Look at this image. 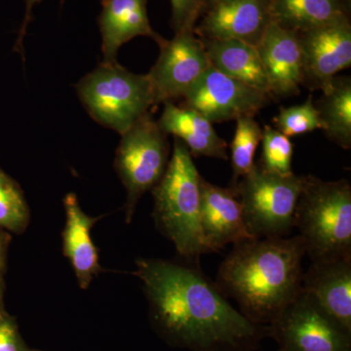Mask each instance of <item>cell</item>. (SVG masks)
<instances>
[{"label":"cell","instance_id":"6da1fadb","mask_svg":"<svg viewBox=\"0 0 351 351\" xmlns=\"http://www.w3.org/2000/svg\"><path fill=\"white\" fill-rule=\"evenodd\" d=\"M142 281L154 320L176 343L193 351H251L269 328L251 322L199 269L141 258Z\"/></svg>","mask_w":351,"mask_h":351},{"label":"cell","instance_id":"7a4b0ae2","mask_svg":"<svg viewBox=\"0 0 351 351\" xmlns=\"http://www.w3.org/2000/svg\"><path fill=\"white\" fill-rule=\"evenodd\" d=\"M306 247L299 235L250 239L233 246L216 284L251 322L269 326L302 290Z\"/></svg>","mask_w":351,"mask_h":351},{"label":"cell","instance_id":"3957f363","mask_svg":"<svg viewBox=\"0 0 351 351\" xmlns=\"http://www.w3.org/2000/svg\"><path fill=\"white\" fill-rule=\"evenodd\" d=\"M201 180L188 147L175 138L165 173L152 189L154 218L178 253L191 260L209 253L201 232Z\"/></svg>","mask_w":351,"mask_h":351},{"label":"cell","instance_id":"277c9868","mask_svg":"<svg viewBox=\"0 0 351 351\" xmlns=\"http://www.w3.org/2000/svg\"><path fill=\"white\" fill-rule=\"evenodd\" d=\"M295 228L313 262L351 257L350 182L304 176Z\"/></svg>","mask_w":351,"mask_h":351},{"label":"cell","instance_id":"5b68a950","mask_svg":"<svg viewBox=\"0 0 351 351\" xmlns=\"http://www.w3.org/2000/svg\"><path fill=\"white\" fill-rule=\"evenodd\" d=\"M75 89L90 117L120 135L156 106L147 75L131 73L119 62H101Z\"/></svg>","mask_w":351,"mask_h":351},{"label":"cell","instance_id":"8992f818","mask_svg":"<svg viewBox=\"0 0 351 351\" xmlns=\"http://www.w3.org/2000/svg\"><path fill=\"white\" fill-rule=\"evenodd\" d=\"M302 184L304 176L282 177L256 164L249 174L230 184L253 239L287 237L295 228V207Z\"/></svg>","mask_w":351,"mask_h":351},{"label":"cell","instance_id":"52a82bcc","mask_svg":"<svg viewBox=\"0 0 351 351\" xmlns=\"http://www.w3.org/2000/svg\"><path fill=\"white\" fill-rule=\"evenodd\" d=\"M170 160V145L151 112L125 133L115 154L114 167L126 189V223H131L140 198L163 177Z\"/></svg>","mask_w":351,"mask_h":351},{"label":"cell","instance_id":"ba28073f","mask_svg":"<svg viewBox=\"0 0 351 351\" xmlns=\"http://www.w3.org/2000/svg\"><path fill=\"white\" fill-rule=\"evenodd\" d=\"M267 328L282 351H351V332L302 290Z\"/></svg>","mask_w":351,"mask_h":351},{"label":"cell","instance_id":"9c48e42d","mask_svg":"<svg viewBox=\"0 0 351 351\" xmlns=\"http://www.w3.org/2000/svg\"><path fill=\"white\" fill-rule=\"evenodd\" d=\"M159 48L158 59L147 75L156 106L184 98L211 66L204 43L196 38L195 31L175 34L174 38L165 39Z\"/></svg>","mask_w":351,"mask_h":351},{"label":"cell","instance_id":"30bf717a","mask_svg":"<svg viewBox=\"0 0 351 351\" xmlns=\"http://www.w3.org/2000/svg\"><path fill=\"white\" fill-rule=\"evenodd\" d=\"M184 100V106L214 124L254 117L271 98L211 66L186 92Z\"/></svg>","mask_w":351,"mask_h":351},{"label":"cell","instance_id":"8fae6325","mask_svg":"<svg viewBox=\"0 0 351 351\" xmlns=\"http://www.w3.org/2000/svg\"><path fill=\"white\" fill-rule=\"evenodd\" d=\"M298 34L304 58L302 86L323 91L339 71L350 68L351 27L346 16Z\"/></svg>","mask_w":351,"mask_h":351},{"label":"cell","instance_id":"7c38bea8","mask_svg":"<svg viewBox=\"0 0 351 351\" xmlns=\"http://www.w3.org/2000/svg\"><path fill=\"white\" fill-rule=\"evenodd\" d=\"M271 98L297 96L304 82V58L298 32L270 22L257 44Z\"/></svg>","mask_w":351,"mask_h":351},{"label":"cell","instance_id":"4fadbf2b","mask_svg":"<svg viewBox=\"0 0 351 351\" xmlns=\"http://www.w3.org/2000/svg\"><path fill=\"white\" fill-rule=\"evenodd\" d=\"M200 226L208 252L255 239L248 232L239 198L232 188L201 180Z\"/></svg>","mask_w":351,"mask_h":351},{"label":"cell","instance_id":"5bb4252c","mask_svg":"<svg viewBox=\"0 0 351 351\" xmlns=\"http://www.w3.org/2000/svg\"><path fill=\"white\" fill-rule=\"evenodd\" d=\"M270 0H219L198 27L202 39H235L257 46L271 22Z\"/></svg>","mask_w":351,"mask_h":351},{"label":"cell","instance_id":"9a60e30c","mask_svg":"<svg viewBox=\"0 0 351 351\" xmlns=\"http://www.w3.org/2000/svg\"><path fill=\"white\" fill-rule=\"evenodd\" d=\"M147 0H101L98 23L104 63H117L124 43L137 36H147L158 45L165 38L152 29L147 11Z\"/></svg>","mask_w":351,"mask_h":351},{"label":"cell","instance_id":"2e32d148","mask_svg":"<svg viewBox=\"0 0 351 351\" xmlns=\"http://www.w3.org/2000/svg\"><path fill=\"white\" fill-rule=\"evenodd\" d=\"M302 290L351 332V257L313 262L302 276Z\"/></svg>","mask_w":351,"mask_h":351},{"label":"cell","instance_id":"e0dca14e","mask_svg":"<svg viewBox=\"0 0 351 351\" xmlns=\"http://www.w3.org/2000/svg\"><path fill=\"white\" fill-rule=\"evenodd\" d=\"M158 126L166 135L182 141L193 157H212L228 160V145L215 130L213 123L202 114L174 101L164 103Z\"/></svg>","mask_w":351,"mask_h":351},{"label":"cell","instance_id":"ac0fdd59","mask_svg":"<svg viewBox=\"0 0 351 351\" xmlns=\"http://www.w3.org/2000/svg\"><path fill=\"white\" fill-rule=\"evenodd\" d=\"M66 225L63 232L64 255L75 270L80 287L86 290L94 276L101 271L98 250L91 239V230L100 217L85 214L78 204L75 193H69L64 200Z\"/></svg>","mask_w":351,"mask_h":351},{"label":"cell","instance_id":"d6986e66","mask_svg":"<svg viewBox=\"0 0 351 351\" xmlns=\"http://www.w3.org/2000/svg\"><path fill=\"white\" fill-rule=\"evenodd\" d=\"M202 41L213 68L269 95V82L256 46L235 39Z\"/></svg>","mask_w":351,"mask_h":351},{"label":"cell","instance_id":"ffe728a7","mask_svg":"<svg viewBox=\"0 0 351 351\" xmlns=\"http://www.w3.org/2000/svg\"><path fill=\"white\" fill-rule=\"evenodd\" d=\"M270 19L285 29L304 32L343 17L339 0H270Z\"/></svg>","mask_w":351,"mask_h":351},{"label":"cell","instance_id":"44dd1931","mask_svg":"<svg viewBox=\"0 0 351 351\" xmlns=\"http://www.w3.org/2000/svg\"><path fill=\"white\" fill-rule=\"evenodd\" d=\"M314 103L328 138L343 149L351 147V78L336 76Z\"/></svg>","mask_w":351,"mask_h":351},{"label":"cell","instance_id":"7402d4cb","mask_svg":"<svg viewBox=\"0 0 351 351\" xmlns=\"http://www.w3.org/2000/svg\"><path fill=\"white\" fill-rule=\"evenodd\" d=\"M262 138V127L254 117H241L237 119L234 137L230 145L233 173L232 184H237L255 167L254 159Z\"/></svg>","mask_w":351,"mask_h":351},{"label":"cell","instance_id":"603a6c76","mask_svg":"<svg viewBox=\"0 0 351 351\" xmlns=\"http://www.w3.org/2000/svg\"><path fill=\"white\" fill-rule=\"evenodd\" d=\"M29 221V207L19 184L0 168V228L21 233Z\"/></svg>","mask_w":351,"mask_h":351},{"label":"cell","instance_id":"cb8c5ba5","mask_svg":"<svg viewBox=\"0 0 351 351\" xmlns=\"http://www.w3.org/2000/svg\"><path fill=\"white\" fill-rule=\"evenodd\" d=\"M261 142L263 152L258 165L262 169L282 177L294 175L292 170L294 144L287 136L274 127L265 125Z\"/></svg>","mask_w":351,"mask_h":351},{"label":"cell","instance_id":"d4e9b609","mask_svg":"<svg viewBox=\"0 0 351 351\" xmlns=\"http://www.w3.org/2000/svg\"><path fill=\"white\" fill-rule=\"evenodd\" d=\"M274 122V128L288 138L311 133L317 129L323 130L319 112L311 95L302 105L281 108Z\"/></svg>","mask_w":351,"mask_h":351},{"label":"cell","instance_id":"484cf974","mask_svg":"<svg viewBox=\"0 0 351 351\" xmlns=\"http://www.w3.org/2000/svg\"><path fill=\"white\" fill-rule=\"evenodd\" d=\"M206 4V0H171L175 34L195 31V22Z\"/></svg>","mask_w":351,"mask_h":351},{"label":"cell","instance_id":"4316f807","mask_svg":"<svg viewBox=\"0 0 351 351\" xmlns=\"http://www.w3.org/2000/svg\"><path fill=\"white\" fill-rule=\"evenodd\" d=\"M0 351H20L16 328L2 314H0Z\"/></svg>","mask_w":351,"mask_h":351},{"label":"cell","instance_id":"83f0119b","mask_svg":"<svg viewBox=\"0 0 351 351\" xmlns=\"http://www.w3.org/2000/svg\"><path fill=\"white\" fill-rule=\"evenodd\" d=\"M41 0H25V18L24 20H23L22 25H21L17 41H16L15 46H14V50L17 51V52L20 53L21 55H23V43H24V38L25 32H27V25H29V21H31L32 9H34V7Z\"/></svg>","mask_w":351,"mask_h":351},{"label":"cell","instance_id":"f1b7e54d","mask_svg":"<svg viewBox=\"0 0 351 351\" xmlns=\"http://www.w3.org/2000/svg\"><path fill=\"white\" fill-rule=\"evenodd\" d=\"M10 237L2 228H0V269H3L5 265L6 251Z\"/></svg>","mask_w":351,"mask_h":351},{"label":"cell","instance_id":"f546056e","mask_svg":"<svg viewBox=\"0 0 351 351\" xmlns=\"http://www.w3.org/2000/svg\"><path fill=\"white\" fill-rule=\"evenodd\" d=\"M2 269H0V309H1L2 299H3V278H2ZM1 314V313H0Z\"/></svg>","mask_w":351,"mask_h":351},{"label":"cell","instance_id":"4dcf8cb0","mask_svg":"<svg viewBox=\"0 0 351 351\" xmlns=\"http://www.w3.org/2000/svg\"><path fill=\"white\" fill-rule=\"evenodd\" d=\"M207 1L210 2V3H211V4H214V3H216V2L219 1V0H206V3H207Z\"/></svg>","mask_w":351,"mask_h":351},{"label":"cell","instance_id":"1f68e13d","mask_svg":"<svg viewBox=\"0 0 351 351\" xmlns=\"http://www.w3.org/2000/svg\"><path fill=\"white\" fill-rule=\"evenodd\" d=\"M279 351H282V350H279Z\"/></svg>","mask_w":351,"mask_h":351}]
</instances>
